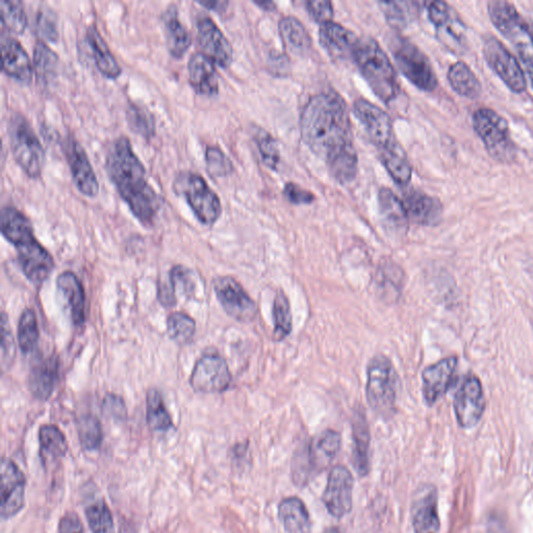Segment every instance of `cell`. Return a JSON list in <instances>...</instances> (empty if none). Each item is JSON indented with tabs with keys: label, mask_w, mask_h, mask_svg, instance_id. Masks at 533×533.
<instances>
[{
	"label": "cell",
	"mask_w": 533,
	"mask_h": 533,
	"mask_svg": "<svg viewBox=\"0 0 533 533\" xmlns=\"http://www.w3.org/2000/svg\"><path fill=\"white\" fill-rule=\"evenodd\" d=\"M300 129L304 143L325 163L355 148L347 105L336 92L310 98L301 113Z\"/></svg>",
	"instance_id": "cell-1"
},
{
	"label": "cell",
	"mask_w": 533,
	"mask_h": 533,
	"mask_svg": "<svg viewBox=\"0 0 533 533\" xmlns=\"http://www.w3.org/2000/svg\"><path fill=\"white\" fill-rule=\"evenodd\" d=\"M111 182L134 216L152 226L162 207V199L147 179L146 169L128 137H119L110 147L106 160Z\"/></svg>",
	"instance_id": "cell-2"
},
{
	"label": "cell",
	"mask_w": 533,
	"mask_h": 533,
	"mask_svg": "<svg viewBox=\"0 0 533 533\" xmlns=\"http://www.w3.org/2000/svg\"><path fill=\"white\" fill-rule=\"evenodd\" d=\"M353 61L374 94L385 104L400 94L397 72L382 46L370 37L360 38Z\"/></svg>",
	"instance_id": "cell-3"
},
{
	"label": "cell",
	"mask_w": 533,
	"mask_h": 533,
	"mask_svg": "<svg viewBox=\"0 0 533 533\" xmlns=\"http://www.w3.org/2000/svg\"><path fill=\"white\" fill-rule=\"evenodd\" d=\"M398 375L385 355L377 354L367 369L366 397L370 409L380 418L390 419L396 411Z\"/></svg>",
	"instance_id": "cell-4"
},
{
	"label": "cell",
	"mask_w": 533,
	"mask_h": 533,
	"mask_svg": "<svg viewBox=\"0 0 533 533\" xmlns=\"http://www.w3.org/2000/svg\"><path fill=\"white\" fill-rule=\"evenodd\" d=\"M473 129L492 159L511 164L517 159V145L513 140L510 125L496 111L489 108L476 110L472 117Z\"/></svg>",
	"instance_id": "cell-5"
},
{
	"label": "cell",
	"mask_w": 533,
	"mask_h": 533,
	"mask_svg": "<svg viewBox=\"0 0 533 533\" xmlns=\"http://www.w3.org/2000/svg\"><path fill=\"white\" fill-rule=\"evenodd\" d=\"M9 133L16 163L31 179H39L44 169L46 155L30 122L22 115L15 114L10 120Z\"/></svg>",
	"instance_id": "cell-6"
},
{
	"label": "cell",
	"mask_w": 533,
	"mask_h": 533,
	"mask_svg": "<svg viewBox=\"0 0 533 533\" xmlns=\"http://www.w3.org/2000/svg\"><path fill=\"white\" fill-rule=\"evenodd\" d=\"M173 187L177 194L185 197L199 222L213 225L219 220L222 214L220 198L201 175L183 172L176 177Z\"/></svg>",
	"instance_id": "cell-7"
},
{
	"label": "cell",
	"mask_w": 533,
	"mask_h": 533,
	"mask_svg": "<svg viewBox=\"0 0 533 533\" xmlns=\"http://www.w3.org/2000/svg\"><path fill=\"white\" fill-rule=\"evenodd\" d=\"M341 442L338 431L327 429L298 453L293 463V478L296 484L306 485L312 475L327 468L338 455Z\"/></svg>",
	"instance_id": "cell-8"
},
{
	"label": "cell",
	"mask_w": 533,
	"mask_h": 533,
	"mask_svg": "<svg viewBox=\"0 0 533 533\" xmlns=\"http://www.w3.org/2000/svg\"><path fill=\"white\" fill-rule=\"evenodd\" d=\"M391 48L396 65L406 79L425 92L437 89L438 78L435 69L416 44L409 39L396 37Z\"/></svg>",
	"instance_id": "cell-9"
},
{
	"label": "cell",
	"mask_w": 533,
	"mask_h": 533,
	"mask_svg": "<svg viewBox=\"0 0 533 533\" xmlns=\"http://www.w3.org/2000/svg\"><path fill=\"white\" fill-rule=\"evenodd\" d=\"M428 16L434 24L439 41L449 52L464 55L468 49V35L459 13L445 2H433L429 4Z\"/></svg>",
	"instance_id": "cell-10"
},
{
	"label": "cell",
	"mask_w": 533,
	"mask_h": 533,
	"mask_svg": "<svg viewBox=\"0 0 533 533\" xmlns=\"http://www.w3.org/2000/svg\"><path fill=\"white\" fill-rule=\"evenodd\" d=\"M482 53L489 66L499 76L501 81L511 91L522 94L527 89L524 70L516 57L495 36L487 35L484 38Z\"/></svg>",
	"instance_id": "cell-11"
},
{
	"label": "cell",
	"mask_w": 533,
	"mask_h": 533,
	"mask_svg": "<svg viewBox=\"0 0 533 533\" xmlns=\"http://www.w3.org/2000/svg\"><path fill=\"white\" fill-rule=\"evenodd\" d=\"M214 290L228 316L243 323L255 320L258 314L257 303L235 278L231 276L216 278Z\"/></svg>",
	"instance_id": "cell-12"
},
{
	"label": "cell",
	"mask_w": 533,
	"mask_h": 533,
	"mask_svg": "<svg viewBox=\"0 0 533 533\" xmlns=\"http://www.w3.org/2000/svg\"><path fill=\"white\" fill-rule=\"evenodd\" d=\"M456 420L462 428L475 427L486 411V398L480 379L469 375L456 391L453 399Z\"/></svg>",
	"instance_id": "cell-13"
},
{
	"label": "cell",
	"mask_w": 533,
	"mask_h": 533,
	"mask_svg": "<svg viewBox=\"0 0 533 533\" xmlns=\"http://www.w3.org/2000/svg\"><path fill=\"white\" fill-rule=\"evenodd\" d=\"M231 383L230 368L219 354L203 355L197 361L190 378L193 390L205 394L222 393Z\"/></svg>",
	"instance_id": "cell-14"
},
{
	"label": "cell",
	"mask_w": 533,
	"mask_h": 533,
	"mask_svg": "<svg viewBox=\"0 0 533 533\" xmlns=\"http://www.w3.org/2000/svg\"><path fill=\"white\" fill-rule=\"evenodd\" d=\"M196 30L201 53L222 68L230 66L234 49L216 22L210 16L201 14L196 20Z\"/></svg>",
	"instance_id": "cell-15"
},
{
	"label": "cell",
	"mask_w": 533,
	"mask_h": 533,
	"mask_svg": "<svg viewBox=\"0 0 533 533\" xmlns=\"http://www.w3.org/2000/svg\"><path fill=\"white\" fill-rule=\"evenodd\" d=\"M63 151L75 187L87 197L93 198L97 196L99 183L84 147L78 140L69 136L63 143Z\"/></svg>",
	"instance_id": "cell-16"
},
{
	"label": "cell",
	"mask_w": 533,
	"mask_h": 533,
	"mask_svg": "<svg viewBox=\"0 0 533 533\" xmlns=\"http://www.w3.org/2000/svg\"><path fill=\"white\" fill-rule=\"evenodd\" d=\"M353 113L378 149H384L394 142L393 122L383 109L366 99H358L354 101Z\"/></svg>",
	"instance_id": "cell-17"
},
{
	"label": "cell",
	"mask_w": 533,
	"mask_h": 533,
	"mask_svg": "<svg viewBox=\"0 0 533 533\" xmlns=\"http://www.w3.org/2000/svg\"><path fill=\"white\" fill-rule=\"evenodd\" d=\"M353 476L344 466L335 467L329 473L322 497L329 514L337 519L348 515L352 510Z\"/></svg>",
	"instance_id": "cell-18"
},
{
	"label": "cell",
	"mask_w": 533,
	"mask_h": 533,
	"mask_svg": "<svg viewBox=\"0 0 533 533\" xmlns=\"http://www.w3.org/2000/svg\"><path fill=\"white\" fill-rule=\"evenodd\" d=\"M2 512L3 519H10L20 513L24 506L25 487L27 479L19 467L11 460L4 459L2 468Z\"/></svg>",
	"instance_id": "cell-19"
},
{
	"label": "cell",
	"mask_w": 533,
	"mask_h": 533,
	"mask_svg": "<svg viewBox=\"0 0 533 533\" xmlns=\"http://www.w3.org/2000/svg\"><path fill=\"white\" fill-rule=\"evenodd\" d=\"M459 358L448 357L422 372V394L428 406L435 405L449 391L458 368Z\"/></svg>",
	"instance_id": "cell-20"
},
{
	"label": "cell",
	"mask_w": 533,
	"mask_h": 533,
	"mask_svg": "<svg viewBox=\"0 0 533 533\" xmlns=\"http://www.w3.org/2000/svg\"><path fill=\"white\" fill-rule=\"evenodd\" d=\"M409 221L423 226L438 225L443 216L441 201L420 190L411 189L402 199Z\"/></svg>",
	"instance_id": "cell-21"
},
{
	"label": "cell",
	"mask_w": 533,
	"mask_h": 533,
	"mask_svg": "<svg viewBox=\"0 0 533 533\" xmlns=\"http://www.w3.org/2000/svg\"><path fill=\"white\" fill-rule=\"evenodd\" d=\"M20 267L29 281L43 284L52 274L55 262L50 253L37 241L17 248Z\"/></svg>",
	"instance_id": "cell-22"
},
{
	"label": "cell",
	"mask_w": 533,
	"mask_h": 533,
	"mask_svg": "<svg viewBox=\"0 0 533 533\" xmlns=\"http://www.w3.org/2000/svg\"><path fill=\"white\" fill-rule=\"evenodd\" d=\"M412 520L415 533L440 531L438 491L434 486H423L417 492L412 506Z\"/></svg>",
	"instance_id": "cell-23"
},
{
	"label": "cell",
	"mask_w": 533,
	"mask_h": 533,
	"mask_svg": "<svg viewBox=\"0 0 533 533\" xmlns=\"http://www.w3.org/2000/svg\"><path fill=\"white\" fill-rule=\"evenodd\" d=\"M2 63L3 71L9 78L24 85L32 83L35 73L33 62L27 50L11 36L4 35L2 38Z\"/></svg>",
	"instance_id": "cell-24"
},
{
	"label": "cell",
	"mask_w": 533,
	"mask_h": 533,
	"mask_svg": "<svg viewBox=\"0 0 533 533\" xmlns=\"http://www.w3.org/2000/svg\"><path fill=\"white\" fill-rule=\"evenodd\" d=\"M488 12L494 27L514 45L527 38L526 19L509 2H490Z\"/></svg>",
	"instance_id": "cell-25"
},
{
	"label": "cell",
	"mask_w": 533,
	"mask_h": 533,
	"mask_svg": "<svg viewBox=\"0 0 533 533\" xmlns=\"http://www.w3.org/2000/svg\"><path fill=\"white\" fill-rule=\"evenodd\" d=\"M319 39L326 53L337 60L353 59L355 47L360 40L354 33L335 21L321 24Z\"/></svg>",
	"instance_id": "cell-26"
},
{
	"label": "cell",
	"mask_w": 533,
	"mask_h": 533,
	"mask_svg": "<svg viewBox=\"0 0 533 533\" xmlns=\"http://www.w3.org/2000/svg\"><path fill=\"white\" fill-rule=\"evenodd\" d=\"M215 63L201 52L194 53L188 62L191 87L197 94L214 96L219 92V78Z\"/></svg>",
	"instance_id": "cell-27"
},
{
	"label": "cell",
	"mask_w": 533,
	"mask_h": 533,
	"mask_svg": "<svg viewBox=\"0 0 533 533\" xmlns=\"http://www.w3.org/2000/svg\"><path fill=\"white\" fill-rule=\"evenodd\" d=\"M353 465L355 470L366 476L370 471V429L364 410L354 411L352 417Z\"/></svg>",
	"instance_id": "cell-28"
},
{
	"label": "cell",
	"mask_w": 533,
	"mask_h": 533,
	"mask_svg": "<svg viewBox=\"0 0 533 533\" xmlns=\"http://www.w3.org/2000/svg\"><path fill=\"white\" fill-rule=\"evenodd\" d=\"M163 22L168 52L174 59L180 60L188 53L192 44L191 35L180 20L179 11L175 6L166 10Z\"/></svg>",
	"instance_id": "cell-29"
},
{
	"label": "cell",
	"mask_w": 533,
	"mask_h": 533,
	"mask_svg": "<svg viewBox=\"0 0 533 533\" xmlns=\"http://www.w3.org/2000/svg\"><path fill=\"white\" fill-rule=\"evenodd\" d=\"M86 39L99 72L109 80L118 79L122 73V68L94 24L88 28Z\"/></svg>",
	"instance_id": "cell-30"
},
{
	"label": "cell",
	"mask_w": 533,
	"mask_h": 533,
	"mask_svg": "<svg viewBox=\"0 0 533 533\" xmlns=\"http://www.w3.org/2000/svg\"><path fill=\"white\" fill-rule=\"evenodd\" d=\"M0 224L3 236L16 248L36 240L30 219L16 208L5 207Z\"/></svg>",
	"instance_id": "cell-31"
},
{
	"label": "cell",
	"mask_w": 533,
	"mask_h": 533,
	"mask_svg": "<svg viewBox=\"0 0 533 533\" xmlns=\"http://www.w3.org/2000/svg\"><path fill=\"white\" fill-rule=\"evenodd\" d=\"M57 286L67 300L73 323L76 326L83 325L86 320V297L80 279L74 273L66 271L59 275Z\"/></svg>",
	"instance_id": "cell-32"
},
{
	"label": "cell",
	"mask_w": 533,
	"mask_h": 533,
	"mask_svg": "<svg viewBox=\"0 0 533 533\" xmlns=\"http://www.w3.org/2000/svg\"><path fill=\"white\" fill-rule=\"evenodd\" d=\"M378 206L380 215H382L388 230L396 234H403L408 230L410 221L408 215H406L403 202L391 189L383 187L379 190Z\"/></svg>",
	"instance_id": "cell-33"
},
{
	"label": "cell",
	"mask_w": 533,
	"mask_h": 533,
	"mask_svg": "<svg viewBox=\"0 0 533 533\" xmlns=\"http://www.w3.org/2000/svg\"><path fill=\"white\" fill-rule=\"evenodd\" d=\"M278 30L290 53L304 57L311 52V35L300 20L293 16H285L279 21Z\"/></svg>",
	"instance_id": "cell-34"
},
{
	"label": "cell",
	"mask_w": 533,
	"mask_h": 533,
	"mask_svg": "<svg viewBox=\"0 0 533 533\" xmlns=\"http://www.w3.org/2000/svg\"><path fill=\"white\" fill-rule=\"evenodd\" d=\"M59 376V362L56 357L40 360L30 375V389L39 400L52 396Z\"/></svg>",
	"instance_id": "cell-35"
},
{
	"label": "cell",
	"mask_w": 533,
	"mask_h": 533,
	"mask_svg": "<svg viewBox=\"0 0 533 533\" xmlns=\"http://www.w3.org/2000/svg\"><path fill=\"white\" fill-rule=\"evenodd\" d=\"M279 520L288 533H310L312 528L307 506L297 497L284 499L278 506Z\"/></svg>",
	"instance_id": "cell-36"
},
{
	"label": "cell",
	"mask_w": 533,
	"mask_h": 533,
	"mask_svg": "<svg viewBox=\"0 0 533 533\" xmlns=\"http://www.w3.org/2000/svg\"><path fill=\"white\" fill-rule=\"evenodd\" d=\"M379 158L393 181L399 186L409 185L412 180L413 167L404 150L394 141L384 149H379Z\"/></svg>",
	"instance_id": "cell-37"
},
{
	"label": "cell",
	"mask_w": 533,
	"mask_h": 533,
	"mask_svg": "<svg viewBox=\"0 0 533 533\" xmlns=\"http://www.w3.org/2000/svg\"><path fill=\"white\" fill-rule=\"evenodd\" d=\"M447 78L451 88L459 95L475 99L482 92L481 83L468 64L458 61L448 70Z\"/></svg>",
	"instance_id": "cell-38"
},
{
	"label": "cell",
	"mask_w": 533,
	"mask_h": 533,
	"mask_svg": "<svg viewBox=\"0 0 533 533\" xmlns=\"http://www.w3.org/2000/svg\"><path fill=\"white\" fill-rule=\"evenodd\" d=\"M34 71L40 84H52L58 75L59 57L45 42L38 40L34 47Z\"/></svg>",
	"instance_id": "cell-39"
},
{
	"label": "cell",
	"mask_w": 533,
	"mask_h": 533,
	"mask_svg": "<svg viewBox=\"0 0 533 533\" xmlns=\"http://www.w3.org/2000/svg\"><path fill=\"white\" fill-rule=\"evenodd\" d=\"M39 441L44 460H59L64 458L67 453L66 438L56 425H43L39 431Z\"/></svg>",
	"instance_id": "cell-40"
},
{
	"label": "cell",
	"mask_w": 533,
	"mask_h": 533,
	"mask_svg": "<svg viewBox=\"0 0 533 533\" xmlns=\"http://www.w3.org/2000/svg\"><path fill=\"white\" fill-rule=\"evenodd\" d=\"M272 315L274 340L277 342L284 341L292 333L293 317L289 298L282 290L277 291L274 297Z\"/></svg>",
	"instance_id": "cell-41"
},
{
	"label": "cell",
	"mask_w": 533,
	"mask_h": 533,
	"mask_svg": "<svg viewBox=\"0 0 533 533\" xmlns=\"http://www.w3.org/2000/svg\"><path fill=\"white\" fill-rule=\"evenodd\" d=\"M403 279V271L393 262L387 261L378 267L376 289L380 295L395 299L401 294Z\"/></svg>",
	"instance_id": "cell-42"
},
{
	"label": "cell",
	"mask_w": 533,
	"mask_h": 533,
	"mask_svg": "<svg viewBox=\"0 0 533 533\" xmlns=\"http://www.w3.org/2000/svg\"><path fill=\"white\" fill-rule=\"evenodd\" d=\"M146 419L151 429L167 431L173 427L162 394L158 390H150L146 400Z\"/></svg>",
	"instance_id": "cell-43"
},
{
	"label": "cell",
	"mask_w": 533,
	"mask_h": 533,
	"mask_svg": "<svg viewBox=\"0 0 533 533\" xmlns=\"http://www.w3.org/2000/svg\"><path fill=\"white\" fill-rule=\"evenodd\" d=\"M0 17L4 28L12 34L22 35L28 28L27 12L19 0H3L0 3Z\"/></svg>",
	"instance_id": "cell-44"
},
{
	"label": "cell",
	"mask_w": 533,
	"mask_h": 533,
	"mask_svg": "<svg viewBox=\"0 0 533 533\" xmlns=\"http://www.w3.org/2000/svg\"><path fill=\"white\" fill-rule=\"evenodd\" d=\"M126 119H128L131 130L144 139L150 140L156 135V120L141 105L130 103L128 109H126Z\"/></svg>",
	"instance_id": "cell-45"
},
{
	"label": "cell",
	"mask_w": 533,
	"mask_h": 533,
	"mask_svg": "<svg viewBox=\"0 0 533 533\" xmlns=\"http://www.w3.org/2000/svg\"><path fill=\"white\" fill-rule=\"evenodd\" d=\"M39 340V325L35 312L25 310L18 324V344L23 353L32 352Z\"/></svg>",
	"instance_id": "cell-46"
},
{
	"label": "cell",
	"mask_w": 533,
	"mask_h": 533,
	"mask_svg": "<svg viewBox=\"0 0 533 533\" xmlns=\"http://www.w3.org/2000/svg\"><path fill=\"white\" fill-rule=\"evenodd\" d=\"M86 517L92 533H115L110 507L104 500H97L86 509Z\"/></svg>",
	"instance_id": "cell-47"
},
{
	"label": "cell",
	"mask_w": 533,
	"mask_h": 533,
	"mask_svg": "<svg viewBox=\"0 0 533 533\" xmlns=\"http://www.w3.org/2000/svg\"><path fill=\"white\" fill-rule=\"evenodd\" d=\"M168 335L177 344L189 343L196 331V323L185 313H174L167 320Z\"/></svg>",
	"instance_id": "cell-48"
},
{
	"label": "cell",
	"mask_w": 533,
	"mask_h": 533,
	"mask_svg": "<svg viewBox=\"0 0 533 533\" xmlns=\"http://www.w3.org/2000/svg\"><path fill=\"white\" fill-rule=\"evenodd\" d=\"M78 431L81 444L85 450H97L103 443V429L98 419L86 415L78 422Z\"/></svg>",
	"instance_id": "cell-49"
},
{
	"label": "cell",
	"mask_w": 533,
	"mask_h": 533,
	"mask_svg": "<svg viewBox=\"0 0 533 533\" xmlns=\"http://www.w3.org/2000/svg\"><path fill=\"white\" fill-rule=\"evenodd\" d=\"M255 140L264 165L271 170H276L279 162H281V154H279L276 140L268 132L261 129L255 133Z\"/></svg>",
	"instance_id": "cell-50"
},
{
	"label": "cell",
	"mask_w": 533,
	"mask_h": 533,
	"mask_svg": "<svg viewBox=\"0 0 533 533\" xmlns=\"http://www.w3.org/2000/svg\"><path fill=\"white\" fill-rule=\"evenodd\" d=\"M36 33L43 39L56 43L59 40L58 18L52 8L41 7L35 20Z\"/></svg>",
	"instance_id": "cell-51"
},
{
	"label": "cell",
	"mask_w": 533,
	"mask_h": 533,
	"mask_svg": "<svg viewBox=\"0 0 533 533\" xmlns=\"http://www.w3.org/2000/svg\"><path fill=\"white\" fill-rule=\"evenodd\" d=\"M206 164L208 172L214 177L230 176L234 172L233 162L217 146L207 147Z\"/></svg>",
	"instance_id": "cell-52"
},
{
	"label": "cell",
	"mask_w": 533,
	"mask_h": 533,
	"mask_svg": "<svg viewBox=\"0 0 533 533\" xmlns=\"http://www.w3.org/2000/svg\"><path fill=\"white\" fill-rule=\"evenodd\" d=\"M386 19L395 30H403L408 25L410 16L416 10L406 8V3L385 2L380 3Z\"/></svg>",
	"instance_id": "cell-53"
},
{
	"label": "cell",
	"mask_w": 533,
	"mask_h": 533,
	"mask_svg": "<svg viewBox=\"0 0 533 533\" xmlns=\"http://www.w3.org/2000/svg\"><path fill=\"white\" fill-rule=\"evenodd\" d=\"M170 283L174 294L180 292L183 295L191 297L195 292L193 273L184 266H176L171 270Z\"/></svg>",
	"instance_id": "cell-54"
},
{
	"label": "cell",
	"mask_w": 533,
	"mask_h": 533,
	"mask_svg": "<svg viewBox=\"0 0 533 533\" xmlns=\"http://www.w3.org/2000/svg\"><path fill=\"white\" fill-rule=\"evenodd\" d=\"M15 341L7 315L2 316V360L3 366L12 364L15 358Z\"/></svg>",
	"instance_id": "cell-55"
},
{
	"label": "cell",
	"mask_w": 533,
	"mask_h": 533,
	"mask_svg": "<svg viewBox=\"0 0 533 533\" xmlns=\"http://www.w3.org/2000/svg\"><path fill=\"white\" fill-rule=\"evenodd\" d=\"M307 10L317 22L323 24L333 21L334 5L327 0H311L306 4Z\"/></svg>",
	"instance_id": "cell-56"
},
{
	"label": "cell",
	"mask_w": 533,
	"mask_h": 533,
	"mask_svg": "<svg viewBox=\"0 0 533 533\" xmlns=\"http://www.w3.org/2000/svg\"><path fill=\"white\" fill-rule=\"evenodd\" d=\"M285 197L294 205H310L315 201V195L297 184L287 183L284 188Z\"/></svg>",
	"instance_id": "cell-57"
},
{
	"label": "cell",
	"mask_w": 533,
	"mask_h": 533,
	"mask_svg": "<svg viewBox=\"0 0 533 533\" xmlns=\"http://www.w3.org/2000/svg\"><path fill=\"white\" fill-rule=\"evenodd\" d=\"M515 46L533 87V44L531 43L529 37H527L517 43Z\"/></svg>",
	"instance_id": "cell-58"
},
{
	"label": "cell",
	"mask_w": 533,
	"mask_h": 533,
	"mask_svg": "<svg viewBox=\"0 0 533 533\" xmlns=\"http://www.w3.org/2000/svg\"><path fill=\"white\" fill-rule=\"evenodd\" d=\"M104 411L110 417L117 420L126 418V406L122 398L116 395H108L104 401Z\"/></svg>",
	"instance_id": "cell-59"
},
{
	"label": "cell",
	"mask_w": 533,
	"mask_h": 533,
	"mask_svg": "<svg viewBox=\"0 0 533 533\" xmlns=\"http://www.w3.org/2000/svg\"><path fill=\"white\" fill-rule=\"evenodd\" d=\"M59 533H84L80 517L72 512L66 513L60 520Z\"/></svg>",
	"instance_id": "cell-60"
},
{
	"label": "cell",
	"mask_w": 533,
	"mask_h": 533,
	"mask_svg": "<svg viewBox=\"0 0 533 533\" xmlns=\"http://www.w3.org/2000/svg\"><path fill=\"white\" fill-rule=\"evenodd\" d=\"M200 6L205 7L208 10L214 11L216 13H222L226 11L227 6L230 3L227 2H216V0H206V2H197Z\"/></svg>",
	"instance_id": "cell-61"
},
{
	"label": "cell",
	"mask_w": 533,
	"mask_h": 533,
	"mask_svg": "<svg viewBox=\"0 0 533 533\" xmlns=\"http://www.w3.org/2000/svg\"><path fill=\"white\" fill-rule=\"evenodd\" d=\"M526 32L531 43L533 44V18L532 17L526 19Z\"/></svg>",
	"instance_id": "cell-62"
},
{
	"label": "cell",
	"mask_w": 533,
	"mask_h": 533,
	"mask_svg": "<svg viewBox=\"0 0 533 533\" xmlns=\"http://www.w3.org/2000/svg\"><path fill=\"white\" fill-rule=\"evenodd\" d=\"M256 5L267 11H273L275 9V4L272 2H266V0H264V2H256Z\"/></svg>",
	"instance_id": "cell-63"
},
{
	"label": "cell",
	"mask_w": 533,
	"mask_h": 533,
	"mask_svg": "<svg viewBox=\"0 0 533 533\" xmlns=\"http://www.w3.org/2000/svg\"><path fill=\"white\" fill-rule=\"evenodd\" d=\"M324 533H340L336 528H329Z\"/></svg>",
	"instance_id": "cell-64"
}]
</instances>
